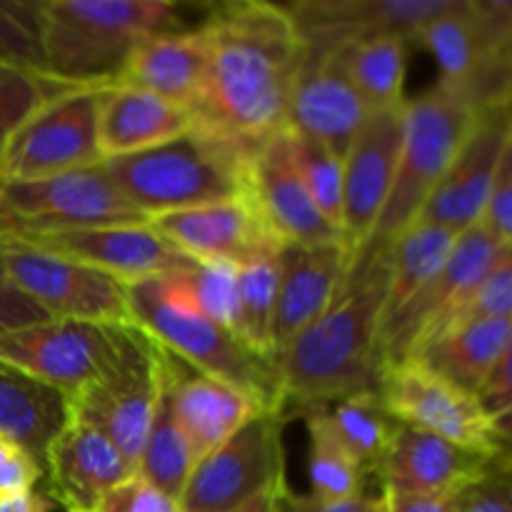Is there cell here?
Returning a JSON list of instances; mask_svg holds the SVG:
<instances>
[{"instance_id":"4dcf8cb0","label":"cell","mask_w":512,"mask_h":512,"mask_svg":"<svg viewBox=\"0 0 512 512\" xmlns=\"http://www.w3.org/2000/svg\"><path fill=\"white\" fill-rule=\"evenodd\" d=\"M408 45L410 40L400 35H378L338 48L350 83L363 95L373 113L400 108L405 103Z\"/></svg>"},{"instance_id":"484cf974","label":"cell","mask_w":512,"mask_h":512,"mask_svg":"<svg viewBox=\"0 0 512 512\" xmlns=\"http://www.w3.org/2000/svg\"><path fill=\"white\" fill-rule=\"evenodd\" d=\"M195 125L188 108L150 90L110 83L100 90L98 145L103 160L143 153L180 138Z\"/></svg>"},{"instance_id":"30bf717a","label":"cell","mask_w":512,"mask_h":512,"mask_svg":"<svg viewBox=\"0 0 512 512\" xmlns=\"http://www.w3.org/2000/svg\"><path fill=\"white\" fill-rule=\"evenodd\" d=\"M498 250L500 243L480 223L458 235L435 278L403 310L385 320L380 330V373L390 365L415 358L448 328L450 320L468 303Z\"/></svg>"},{"instance_id":"f6af8a7d","label":"cell","mask_w":512,"mask_h":512,"mask_svg":"<svg viewBox=\"0 0 512 512\" xmlns=\"http://www.w3.org/2000/svg\"><path fill=\"white\" fill-rule=\"evenodd\" d=\"M43 475V468L28 450L20 448L15 440L0 435V503L35 490Z\"/></svg>"},{"instance_id":"52a82bcc","label":"cell","mask_w":512,"mask_h":512,"mask_svg":"<svg viewBox=\"0 0 512 512\" xmlns=\"http://www.w3.org/2000/svg\"><path fill=\"white\" fill-rule=\"evenodd\" d=\"M163 360V345L140 325H130L113 365L65 398L68 415L100 430L135 465V473L158 403Z\"/></svg>"},{"instance_id":"5bb4252c","label":"cell","mask_w":512,"mask_h":512,"mask_svg":"<svg viewBox=\"0 0 512 512\" xmlns=\"http://www.w3.org/2000/svg\"><path fill=\"white\" fill-rule=\"evenodd\" d=\"M0 193L10 210L28 225L30 235L43 230L150 223L113 183L103 163L35 183H0Z\"/></svg>"},{"instance_id":"11a10c76","label":"cell","mask_w":512,"mask_h":512,"mask_svg":"<svg viewBox=\"0 0 512 512\" xmlns=\"http://www.w3.org/2000/svg\"><path fill=\"white\" fill-rule=\"evenodd\" d=\"M380 512H388V510H385V503H383V510H380Z\"/></svg>"},{"instance_id":"e575fe53","label":"cell","mask_w":512,"mask_h":512,"mask_svg":"<svg viewBox=\"0 0 512 512\" xmlns=\"http://www.w3.org/2000/svg\"><path fill=\"white\" fill-rule=\"evenodd\" d=\"M335 433L345 443L365 475L378 473L385 453H388L398 423L390 418L378 393L350 395L328 410Z\"/></svg>"},{"instance_id":"f546056e","label":"cell","mask_w":512,"mask_h":512,"mask_svg":"<svg viewBox=\"0 0 512 512\" xmlns=\"http://www.w3.org/2000/svg\"><path fill=\"white\" fill-rule=\"evenodd\" d=\"M158 288L168 303L200 315L238 335L240 318V268L223 260L193 263L178 273L163 275Z\"/></svg>"},{"instance_id":"1f68e13d","label":"cell","mask_w":512,"mask_h":512,"mask_svg":"<svg viewBox=\"0 0 512 512\" xmlns=\"http://www.w3.org/2000/svg\"><path fill=\"white\" fill-rule=\"evenodd\" d=\"M458 235L433 223H415L390 245V283L385 320L403 310L448 260Z\"/></svg>"},{"instance_id":"7a4b0ae2","label":"cell","mask_w":512,"mask_h":512,"mask_svg":"<svg viewBox=\"0 0 512 512\" xmlns=\"http://www.w3.org/2000/svg\"><path fill=\"white\" fill-rule=\"evenodd\" d=\"M388 283L390 248L355 260L333 303L275 363L285 403L328 408L350 395L375 393Z\"/></svg>"},{"instance_id":"681fc988","label":"cell","mask_w":512,"mask_h":512,"mask_svg":"<svg viewBox=\"0 0 512 512\" xmlns=\"http://www.w3.org/2000/svg\"><path fill=\"white\" fill-rule=\"evenodd\" d=\"M53 510V500L48 495L38 493V490H28L15 498H8L0 503V512H50Z\"/></svg>"},{"instance_id":"9c48e42d","label":"cell","mask_w":512,"mask_h":512,"mask_svg":"<svg viewBox=\"0 0 512 512\" xmlns=\"http://www.w3.org/2000/svg\"><path fill=\"white\" fill-rule=\"evenodd\" d=\"M5 283L48 310L55 320L135 325L128 285L113 275L25 240L5 243Z\"/></svg>"},{"instance_id":"3957f363","label":"cell","mask_w":512,"mask_h":512,"mask_svg":"<svg viewBox=\"0 0 512 512\" xmlns=\"http://www.w3.org/2000/svg\"><path fill=\"white\" fill-rule=\"evenodd\" d=\"M43 70L70 85L118 83L140 43L180 30L165 0H43Z\"/></svg>"},{"instance_id":"b9f144b4","label":"cell","mask_w":512,"mask_h":512,"mask_svg":"<svg viewBox=\"0 0 512 512\" xmlns=\"http://www.w3.org/2000/svg\"><path fill=\"white\" fill-rule=\"evenodd\" d=\"M475 400L483 408L490 428L505 448H512V343L498 360L493 373L480 385Z\"/></svg>"},{"instance_id":"60d3db41","label":"cell","mask_w":512,"mask_h":512,"mask_svg":"<svg viewBox=\"0 0 512 512\" xmlns=\"http://www.w3.org/2000/svg\"><path fill=\"white\" fill-rule=\"evenodd\" d=\"M455 512H512V448L495 458L473 485L458 493Z\"/></svg>"},{"instance_id":"7c38bea8","label":"cell","mask_w":512,"mask_h":512,"mask_svg":"<svg viewBox=\"0 0 512 512\" xmlns=\"http://www.w3.org/2000/svg\"><path fill=\"white\" fill-rule=\"evenodd\" d=\"M375 393L395 423L428 430L485 458H498L510 450L493 433L475 395L440 378L420 360L385 368Z\"/></svg>"},{"instance_id":"ffe728a7","label":"cell","mask_w":512,"mask_h":512,"mask_svg":"<svg viewBox=\"0 0 512 512\" xmlns=\"http://www.w3.org/2000/svg\"><path fill=\"white\" fill-rule=\"evenodd\" d=\"M150 223L195 263L223 260L238 268L275 258L285 248L250 198L153 218Z\"/></svg>"},{"instance_id":"8fae6325","label":"cell","mask_w":512,"mask_h":512,"mask_svg":"<svg viewBox=\"0 0 512 512\" xmlns=\"http://www.w3.org/2000/svg\"><path fill=\"white\" fill-rule=\"evenodd\" d=\"M280 485H285L280 413H265L195 465L180 505L183 510L235 512Z\"/></svg>"},{"instance_id":"db71d44e","label":"cell","mask_w":512,"mask_h":512,"mask_svg":"<svg viewBox=\"0 0 512 512\" xmlns=\"http://www.w3.org/2000/svg\"><path fill=\"white\" fill-rule=\"evenodd\" d=\"M183 512H203V510H183Z\"/></svg>"},{"instance_id":"6da1fadb","label":"cell","mask_w":512,"mask_h":512,"mask_svg":"<svg viewBox=\"0 0 512 512\" xmlns=\"http://www.w3.org/2000/svg\"><path fill=\"white\" fill-rule=\"evenodd\" d=\"M208 75L193 108L195 125L258 150L288 125L290 95L305 43L285 5L235 0L200 25Z\"/></svg>"},{"instance_id":"e0dca14e","label":"cell","mask_w":512,"mask_h":512,"mask_svg":"<svg viewBox=\"0 0 512 512\" xmlns=\"http://www.w3.org/2000/svg\"><path fill=\"white\" fill-rule=\"evenodd\" d=\"M373 110L350 83L338 48H305L285 128L345 158Z\"/></svg>"},{"instance_id":"d6a6232c","label":"cell","mask_w":512,"mask_h":512,"mask_svg":"<svg viewBox=\"0 0 512 512\" xmlns=\"http://www.w3.org/2000/svg\"><path fill=\"white\" fill-rule=\"evenodd\" d=\"M193 468L195 455L190 450L188 438L180 430L178 420H175L173 403H170L168 350H165L163 380H160L158 403H155L153 420H150L148 438H145L143 453L138 460V475L163 493L180 500Z\"/></svg>"},{"instance_id":"c3c4849f","label":"cell","mask_w":512,"mask_h":512,"mask_svg":"<svg viewBox=\"0 0 512 512\" xmlns=\"http://www.w3.org/2000/svg\"><path fill=\"white\" fill-rule=\"evenodd\" d=\"M383 495L385 510L388 512H455V498L458 495H443V498H415V495Z\"/></svg>"},{"instance_id":"7402d4cb","label":"cell","mask_w":512,"mask_h":512,"mask_svg":"<svg viewBox=\"0 0 512 512\" xmlns=\"http://www.w3.org/2000/svg\"><path fill=\"white\" fill-rule=\"evenodd\" d=\"M50 500L68 512H98L105 495L135 475V465L93 425L68 415L43 465Z\"/></svg>"},{"instance_id":"f1b7e54d","label":"cell","mask_w":512,"mask_h":512,"mask_svg":"<svg viewBox=\"0 0 512 512\" xmlns=\"http://www.w3.org/2000/svg\"><path fill=\"white\" fill-rule=\"evenodd\" d=\"M65 420L68 403L63 393L0 363V435L15 440L43 468Z\"/></svg>"},{"instance_id":"bcb514c9","label":"cell","mask_w":512,"mask_h":512,"mask_svg":"<svg viewBox=\"0 0 512 512\" xmlns=\"http://www.w3.org/2000/svg\"><path fill=\"white\" fill-rule=\"evenodd\" d=\"M55 320L48 310L40 308L35 300L20 293L13 285H0V335L15 333V330L30 328V325L48 323Z\"/></svg>"},{"instance_id":"277c9868","label":"cell","mask_w":512,"mask_h":512,"mask_svg":"<svg viewBox=\"0 0 512 512\" xmlns=\"http://www.w3.org/2000/svg\"><path fill=\"white\" fill-rule=\"evenodd\" d=\"M255 150L193 125L185 135L125 158L103 160L125 198L148 220L250 198Z\"/></svg>"},{"instance_id":"9a60e30c","label":"cell","mask_w":512,"mask_h":512,"mask_svg":"<svg viewBox=\"0 0 512 512\" xmlns=\"http://www.w3.org/2000/svg\"><path fill=\"white\" fill-rule=\"evenodd\" d=\"M25 243L93 265L125 285L163 278L195 263L183 250L175 248L153 223L43 230L30 235Z\"/></svg>"},{"instance_id":"d4e9b609","label":"cell","mask_w":512,"mask_h":512,"mask_svg":"<svg viewBox=\"0 0 512 512\" xmlns=\"http://www.w3.org/2000/svg\"><path fill=\"white\" fill-rule=\"evenodd\" d=\"M353 270L348 243L285 245L280 250L275 350L278 358L310 323L325 313ZM278 363V360H275Z\"/></svg>"},{"instance_id":"836d02e7","label":"cell","mask_w":512,"mask_h":512,"mask_svg":"<svg viewBox=\"0 0 512 512\" xmlns=\"http://www.w3.org/2000/svg\"><path fill=\"white\" fill-rule=\"evenodd\" d=\"M303 410L310 435V495L323 500H350L363 495V485L368 475L363 473L358 460L345 448L340 435L335 433L328 408L315 405V408Z\"/></svg>"},{"instance_id":"4fadbf2b","label":"cell","mask_w":512,"mask_h":512,"mask_svg":"<svg viewBox=\"0 0 512 512\" xmlns=\"http://www.w3.org/2000/svg\"><path fill=\"white\" fill-rule=\"evenodd\" d=\"M128 328L130 325L48 320L0 335V363L68 398L113 365L123 350Z\"/></svg>"},{"instance_id":"4316f807","label":"cell","mask_w":512,"mask_h":512,"mask_svg":"<svg viewBox=\"0 0 512 512\" xmlns=\"http://www.w3.org/2000/svg\"><path fill=\"white\" fill-rule=\"evenodd\" d=\"M208 75V40L203 30H175L148 38L125 63L118 83L150 90L193 113Z\"/></svg>"},{"instance_id":"cb8c5ba5","label":"cell","mask_w":512,"mask_h":512,"mask_svg":"<svg viewBox=\"0 0 512 512\" xmlns=\"http://www.w3.org/2000/svg\"><path fill=\"white\" fill-rule=\"evenodd\" d=\"M168 385L175 420L188 438L195 465L233 438L250 420L275 413L245 390L198 373L173 353H168Z\"/></svg>"},{"instance_id":"f5cc1de1","label":"cell","mask_w":512,"mask_h":512,"mask_svg":"<svg viewBox=\"0 0 512 512\" xmlns=\"http://www.w3.org/2000/svg\"><path fill=\"white\" fill-rule=\"evenodd\" d=\"M5 243L8 240H0V285H5Z\"/></svg>"},{"instance_id":"7dc6e473","label":"cell","mask_w":512,"mask_h":512,"mask_svg":"<svg viewBox=\"0 0 512 512\" xmlns=\"http://www.w3.org/2000/svg\"><path fill=\"white\" fill-rule=\"evenodd\" d=\"M383 510V495L370 498L358 495L350 500H323L315 495H298L293 490L283 493V512H380Z\"/></svg>"},{"instance_id":"5b68a950","label":"cell","mask_w":512,"mask_h":512,"mask_svg":"<svg viewBox=\"0 0 512 512\" xmlns=\"http://www.w3.org/2000/svg\"><path fill=\"white\" fill-rule=\"evenodd\" d=\"M483 108L485 105L468 90L443 83L433 85L418 98L405 100L403 145L393 188L368 243L355 260L390 248L410 225H415Z\"/></svg>"},{"instance_id":"74e56055","label":"cell","mask_w":512,"mask_h":512,"mask_svg":"<svg viewBox=\"0 0 512 512\" xmlns=\"http://www.w3.org/2000/svg\"><path fill=\"white\" fill-rule=\"evenodd\" d=\"M80 85L50 78L38 68L15 63H0V150L10 135L53 95Z\"/></svg>"},{"instance_id":"816d5d0a","label":"cell","mask_w":512,"mask_h":512,"mask_svg":"<svg viewBox=\"0 0 512 512\" xmlns=\"http://www.w3.org/2000/svg\"><path fill=\"white\" fill-rule=\"evenodd\" d=\"M288 490V485H280V488L268 490V493L258 495L255 500H250L248 505H243L235 512H283V493Z\"/></svg>"},{"instance_id":"44dd1931","label":"cell","mask_w":512,"mask_h":512,"mask_svg":"<svg viewBox=\"0 0 512 512\" xmlns=\"http://www.w3.org/2000/svg\"><path fill=\"white\" fill-rule=\"evenodd\" d=\"M250 200L283 245L345 243L305 188L290 155L285 128L265 140L250 163Z\"/></svg>"},{"instance_id":"2e32d148","label":"cell","mask_w":512,"mask_h":512,"mask_svg":"<svg viewBox=\"0 0 512 512\" xmlns=\"http://www.w3.org/2000/svg\"><path fill=\"white\" fill-rule=\"evenodd\" d=\"M458 0H300L285 5L305 48H340L378 35L418 40Z\"/></svg>"},{"instance_id":"ac0fdd59","label":"cell","mask_w":512,"mask_h":512,"mask_svg":"<svg viewBox=\"0 0 512 512\" xmlns=\"http://www.w3.org/2000/svg\"><path fill=\"white\" fill-rule=\"evenodd\" d=\"M510 130L512 103L485 105L468 140L415 223L440 225L455 235L478 225Z\"/></svg>"},{"instance_id":"f35d334b","label":"cell","mask_w":512,"mask_h":512,"mask_svg":"<svg viewBox=\"0 0 512 512\" xmlns=\"http://www.w3.org/2000/svg\"><path fill=\"white\" fill-rule=\"evenodd\" d=\"M473 320H510L512 323V245H500L498 255L485 270L480 283L475 285L468 303L460 308V313L450 320L445 330L473 323Z\"/></svg>"},{"instance_id":"ab89813d","label":"cell","mask_w":512,"mask_h":512,"mask_svg":"<svg viewBox=\"0 0 512 512\" xmlns=\"http://www.w3.org/2000/svg\"><path fill=\"white\" fill-rule=\"evenodd\" d=\"M0 63L43 70L38 3L0 0Z\"/></svg>"},{"instance_id":"ba28073f","label":"cell","mask_w":512,"mask_h":512,"mask_svg":"<svg viewBox=\"0 0 512 512\" xmlns=\"http://www.w3.org/2000/svg\"><path fill=\"white\" fill-rule=\"evenodd\" d=\"M103 88L80 85L45 100L0 150V183H35L103 163L98 145Z\"/></svg>"},{"instance_id":"f907efd6","label":"cell","mask_w":512,"mask_h":512,"mask_svg":"<svg viewBox=\"0 0 512 512\" xmlns=\"http://www.w3.org/2000/svg\"><path fill=\"white\" fill-rule=\"evenodd\" d=\"M30 228L10 210L5 203L3 193H0V240H28Z\"/></svg>"},{"instance_id":"ee69618b","label":"cell","mask_w":512,"mask_h":512,"mask_svg":"<svg viewBox=\"0 0 512 512\" xmlns=\"http://www.w3.org/2000/svg\"><path fill=\"white\" fill-rule=\"evenodd\" d=\"M98 512H183L178 498L163 493L138 473L105 495Z\"/></svg>"},{"instance_id":"8992f818","label":"cell","mask_w":512,"mask_h":512,"mask_svg":"<svg viewBox=\"0 0 512 512\" xmlns=\"http://www.w3.org/2000/svg\"><path fill=\"white\" fill-rule=\"evenodd\" d=\"M128 298L135 325L158 340L168 353H173L198 373L245 390L268 410H275V413L283 410L285 398L278 368L253 353L238 335L200 315L175 308L163 298L155 278L128 285Z\"/></svg>"},{"instance_id":"83f0119b","label":"cell","mask_w":512,"mask_h":512,"mask_svg":"<svg viewBox=\"0 0 512 512\" xmlns=\"http://www.w3.org/2000/svg\"><path fill=\"white\" fill-rule=\"evenodd\" d=\"M510 343V320H473L440 333L410 360H420L440 378L475 395Z\"/></svg>"},{"instance_id":"603a6c76","label":"cell","mask_w":512,"mask_h":512,"mask_svg":"<svg viewBox=\"0 0 512 512\" xmlns=\"http://www.w3.org/2000/svg\"><path fill=\"white\" fill-rule=\"evenodd\" d=\"M493 460L428 430L398 423L378 475L383 493L443 498L463 493L490 468Z\"/></svg>"},{"instance_id":"d590c367","label":"cell","mask_w":512,"mask_h":512,"mask_svg":"<svg viewBox=\"0 0 512 512\" xmlns=\"http://www.w3.org/2000/svg\"><path fill=\"white\" fill-rule=\"evenodd\" d=\"M280 255L240 268L238 338L260 358L275 363V313H278Z\"/></svg>"},{"instance_id":"d6986e66","label":"cell","mask_w":512,"mask_h":512,"mask_svg":"<svg viewBox=\"0 0 512 512\" xmlns=\"http://www.w3.org/2000/svg\"><path fill=\"white\" fill-rule=\"evenodd\" d=\"M403 118L405 103L370 113L343 158V238L353 250V260L368 243L393 188L403 145Z\"/></svg>"},{"instance_id":"7bdbcfd3","label":"cell","mask_w":512,"mask_h":512,"mask_svg":"<svg viewBox=\"0 0 512 512\" xmlns=\"http://www.w3.org/2000/svg\"><path fill=\"white\" fill-rule=\"evenodd\" d=\"M480 225L498 240L500 245H512V130L500 153L498 170L490 185Z\"/></svg>"},{"instance_id":"8d00e7d4","label":"cell","mask_w":512,"mask_h":512,"mask_svg":"<svg viewBox=\"0 0 512 512\" xmlns=\"http://www.w3.org/2000/svg\"><path fill=\"white\" fill-rule=\"evenodd\" d=\"M285 138H288L295 168H298L308 193L313 195L315 205L328 218V223L343 233V158L320 145L318 140L305 138L290 128H285Z\"/></svg>"}]
</instances>
